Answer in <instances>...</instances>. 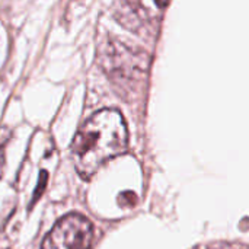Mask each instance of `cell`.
Masks as SVG:
<instances>
[{
    "label": "cell",
    "instance_id": "cell-1",
    "mask_svg": "<svg viewBox=\"0 0 249 249\" xmlns=\"http://www.w3.org/2000/svg\"><path fill=\"white\" fill-rule=\"evenodd\" d=\"M128 131L117 109L95 112L77 130L71 143V160L77 174L89 179L104 163L127 150Z\"/></svg>",
    "mask_w": 249,
    "mask_h": 249
},
{
    "label": "cell",
    "instance_id": "cell-2",
    "mask_svg": "<svg viewBox=\"0 0 249 249\" xmlns=\"http://www.w3.org/2000/svg\"><path fill=\"white\" fill-rule=\"evenodd\" d=\"M92 236L90 222L82 214L71 213L55 223L41 249H89Z\"/></svg>",
    "mask_w": 249,
    "mask_h": 249
},
{
    "label": "cell",
    "instance_id": "cell-3",
    "mask_svg": "<svg viewBox=\"0 0 249 249\" xmlns=\"http://www.w3.org/2000/svg\"><path fill=\"white\" fill-rule=\"evenodd\" d=\"M4 162H6V158H4V149H3V144H0V178H1V175H3Z\"/></svg>",
    "mask_w": 249,
    "mask_h": 249
}]
</instances>
